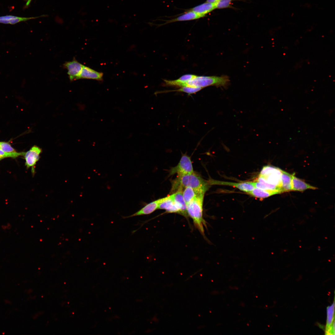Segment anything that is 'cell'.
I'll return each instance as SVG.
<instances>
[{
	"mask_svg": "<svg viewBox=\"0 0 335 335\" xmlns=\"http://www.w3.org/2000/svg\"><path fill=\"white\" fill-rule=\"evenodd\" d=\"M32 0H26V2L25 6V8H27L30 4Z\"/></svg>",
	"mask_w": 335,
	"mask_h": 335,
	"instance_id": "obj_26",
	"label": "cell"
},
{
	"mask_svg": "<svg viewBox=\"0 0 335 335\" xmlns=\"http://www.w3.org/2000/svg\"><path fill=\"white\" fill-rule=\"evenodd\" d=\"M169 174L172 175L177 174L178 175L193 173L194 172L190 157L186 154H183L178 164L172 168Z\"/></svg>",
	"mask_w": 335,
	"mask_h": 335,
	"instance_id": "obj_5",
	"label": "cell"
},
{
	"mask_svg": "<svg viewBox=\"0 0 335 335\" xmlns=\"http://www.w3.org/2000/svg\"><path fill=\"white\" fill-rule=\"evenodd\" d=\"M280 193V192L278 190H265L256 188L247 193L253 197L260 199H264Z\"/></svg>",
	"mask_w": 335,
	"mask_h": 335,
	"instance_id": "obj_20",
	"label": "cell"
},
{
	"mask_svg": "<svg viewBox=\"0 0 335 335\" xmlns=\"http://www.w3.org/2000/svg\"><path fill=\"white\" fill-rule=\"evenodd\" d=\"M197 75L191 74H185L181 77L178 79L175 80H168L164 79L163 81L166 85L170 86H176L180 87H184L185 84L191 80Z\"/></svg>",
	"mask_w": 335,
	"mask_h": 335,
	"instance_id": "obj_16",
	"label": "cell"
},
{
	"mask_svg": "<svg viewBox=\"0 0 335 335\" xmlns=\"http://www.w3.org/2000/svg\"><path fill=\"white\" fill-rule=\"evenodd\" d=\"M0 150L7 153L16 152V150L8 142L0 141Z\"/></svg>",
	"mask_w": 335,
	"mask_h": 335,
	"instance_id": "obj_25",
	"label": "cell"
},
{
	"mask_svg": "<svg viewBox=\"0 0 335 335\" xmlns=\"http://www.w3.org/2000/svg\"><path fill=\"white\" fill-rule=\"evenodd\" d=\"M204 194L197 196L186 204L188 216L193 220L194 225L201 234L204 235V226L206 222L203 218V205Z\"/></svg>",
	"mask_w": 335,
	"mask_h": 335,
	"instance_id": "obj_2",
	"label": "cell"
},
{
	"mask_svg": "<svg viewBox=\"0 0 335 335\" xmlns=\"http://www.w3.org/2000/svg\"><path fill=\"white\" fill-rule=\"evenodd\" d=\"M182 194L183 198L186 204L195 198L197 196L204 194L198 193L190 187H186L184 188L182 190Z\"/></svg>",
	"mask_w": 335,
	"mask_h": 335,
	"instance_id": "obj_21",
	"label": "cell"
},
{
	"mask_svg": "<svg viewBox=\"0 0 335 335\" xmlns=\"http://www.w3.org/2000/svg\"><path fill=\"white\" fill-rule=\"evenodd\" d=\"M42 151L39 147L34 145L28 151L24 152L23 156L25 160V166L28 169L31 168V172L34 176L35 172V167L40 158V155Z\"/></svg>",
	"mask_w": 335,
	"mask_h": 335,
	"instance_id": "obj_6",
	"label": "cell"
},
{
	"mask_svg": "<svg viewBox=\"0 0 335 335\" xmlns=\"http://www.w3.org/2000/svg\"><path fill=\"white\" fill-rule=\"evenodd\" d=\"M24 152H18L17 151L12 153H7L0 150V161L5 158H16L19 156H22Z\"/></svg>",
	"mask_w": 335,
	"mask_h": 335,
	"instance_id": "obj_24",
	"label": "cell"
},
{
	"mask_svg": "<svg viewBox=\"0 0 335 335\" xmlns=\"http://www.w3.org/2000/svg\"><path fill=\"white\" fill-rule=\"evenodd\" d=\"M209 181H207L198 174L193 173L178 175L172 182L171 192L182 191L186 187H190L199 194H204L210 187Z\"/></svg>",
	"mask_w": 335,
	"mask_h": 335,
	"instance_id": "obj_1",
	"label": "cell"
},
{
	"mask_svg": "<svg viewBox=\"0 0 335 335\" xmlns=\"http://www.w3.org/2000/svg\"><path fill=\"white\" fill-rule=\"evenodd\" d=\"M203 88L201 87H191L188 86H184L181 87L180 88L175 90H169V91H164L161 92H159V93H164L169 92H182L187 93L189 95L195 93L201 89Z\"/></svg>",
	"mask_w": 335,
	"mask_h": 335,
	"instance_id": "obj_22",
	"label": "cell"
},
{
	"mask_svg": "<svg viewBox=\"0 0 335 335\" xmlns=\"http://www.w3.org/2000/svg\"><path fill=\"white\" fill-rule=\"evenodd\" d=\"M45 15L30 17L17 16L11 15H7L0 16V23L4 24L14 25L22 21H25L35 19L39 17L45 16Z\"/></svg>",
	"mask_w": 335,
	"mask_h": 335,
	"instance_id": "obj_15",
	"label": "cell"
},
{
	"mask_svg": "<svg viewBox=\"0 0 335 335\" xmlns=\"http://www.w3.org/2000/svg\"><path fill=\"white\" fill-rule=\"evenodd\" d=\"M201 18L202 17L193 11L189 10L176 18L166 21L162 25H164L177 21L193 20Z\"/></svg>",
	"mask_w": 335,
	"mask_h": 335,
	"instance_id": "obj_18",
	"label": "cell"
},
{
	"mask_svg": "<svg viewBox=\"0 0 335 335\" xmlns=\"http://www.w3.org/2000/svg\"><path fill=\"white\" fill-rule=\"evenodd\" d=\"M83 65L74 58L71 61L65 62L63 67L67 70V74L70 81L77 80L82 69Z\"/></svg>",
	"mask_w": 335,
	"mask_h": 335,
	"instance_id": "obj_8",
	"label": "cell"
},
{
	"mask_svg": "<svg viewBox=\"0 0 335 335\" xmlns=\"http://www.w3.org/2000/svg\"><path fill=\"white\" fill-rule=\"evenodd\" d=\"M171 195L180 210V214L186 218L188 217L186 205L183 197L182 191H177Z\"/></svg>",
	"mask_w": 335,
	"mask_h": 335,
	"instance_id": "obj_13",
	"label": "cell"
},
{
	"mask_svg": "<svg viewBox=\"0 0 335 335\" xmlns=\"http://www.w3.org/2000/svg\"><path fill=\"white\" fill-rule=\"evenodd\" d=\"M292 190L299 191H304L308 189L316 190L318 189L316 187L308 184L293 175L292 177Z\"/></svg>",
	"mask_w": 335,
	"mask_h": 335,
	"instance_id": "obj_17",
	"label": "cell"
},
{
	"mask_svg": "<svg viewBox=\"0 0 335 335\" xmlns=\"http://www.w3.org/2000/svg\"><path fill=\"white\" fill-rule=\"evenodd\" d=\"M219 0H207L206 2L213 3H215Z\"/></svg>",
	"mask_w": 335,
	"mask_h": 335,
	"instance_id": "obj_27",
	"label": "cell"
},
{
	"mask_svg": "<svg viewBox=\"0 0 335 335\" xmlns=\"http://www.w3.org/2000/svg\"><path fill=\"white\" fill-rule=\"evenodd\" d=\"M210 185H221L233 186L240 190L246 192L247 193L251 191L255 187L253 182L247 181L243 182L237 183L224 181H221L213 179L208 181Z\"/></svg>",
	"mask_w": 335,
	"mask_h": 335,
	"instance_id": "obj_7",
	"label": "cell"
},
{
	"mask_svg": "<svg viewBox=\"0 0 335 335\" xmlns=\"http://www.w3.org/2000/svg\"><path fill=\"white\" fill-rule=\"evenodd\" d=\"M234 0H219L215 3L216 9H222L232 8V2Z\"/></svg>",
	"mask_w": 335,
	"mask_h": 335,
	"instance_id": "obj_23",
	"label": "cell"
},
{
	"mask_svg": "<svg viewBox=\"0 0 335 335\" xmlns=\"http://www.w3.org/2000/svg\"><path fill=\"white\" fill-rule=\"evenodd\" d=\"M282 170L274 166L268 165L264 166L260 172L256 181L266 182L273 185L279 188L280 190Z\"/></svg>",
	"mask_w": 335,
	"mask_h": 335,
	"instance_id": "obj_4",
	"label": "cell"
},
{
	"mask_svg": "<svg viewBox=\"0 0 335 335\" xmlns=\"http://www.w3.org/2000/svg\"><path fill=\"white\" fill-rule=\"evenodd\" d=\"M334 302L327 308V321L325 328L326 334H333L335 333Z\"/></svg>",
	"mask_w": 335,
	"mask_h": 335,
	"instance_id": "obj_12",
	"label": "cell"
},
{
	"mask_svg": "<svg viewBox=\"0 0 335 335\" xmlns=\"http://www.w3.org/2000/svg\"><path fill=\"white\" fill-rule=\"evenodd\" d=\"M158 209H164L168 213L180 214V210L171 195L160 199Z\"/></svg>",
	"mask_w": 335,
	"mask_h": 335,
	"instance_id": "obj_9",
	"label": "cell"
},
{
	"mask_svg": "<svg viewBox=\"0 0 335 335\" xmlns=\"http://www.w3.org/2000/svg\"><path fill=\"white\" fill-rule=\"evenodd\" d=\"M281 193L292 191V180L293 175L282 170Z\"/></svg>",
	"mask_w": 335,
	"mask_h": 335,
	"instance_id": "obj_19",
	"label": "cell"
},
{
	"mask_svg": "<svg viewBox=\"0 0 335 335\" xmlns=\"http://www.w3.org/2000/svg\"><path fill=\"white\" fill-rule=\"evenodd\" d=\"M230 80L226 76H197L185 83L184 86L203 88L211 86L217 87H226L228 85Z\"/></svg>",
	"mask_w": 335,
	"mask_h": 335,
	"instance_id": "obj_3",
	"label": "cell"
},
{
	"mask_svg": "<svg viewBox=\"0 0 335 335\" xmlns=\"http://www.w3.org/2000/svg\"><path fill=\"white\" fill-rule=\"evenodd\" d=\"M103 74L97 72L87 66L83 65L82 71L78 77L77 80L81 79H87L101 80Z\"/></svg>",
	"mask_w": 335,
	"mask_h": 335,
	"instance_id": "obj_11",
	"label": "cell"
},
{
	"mask_svg": "<svg viewBox=\"0 0 335 335\" xmlns=\"http://www.w3.org/2000/svg\"><path fill=\"white\" fill-rule=\"evenodd\" d=\"M160 199L152 201L147 204L143 208L137 212L130 216L123 217V218H127L135 216L150 214L157 209H158Z\"/></svg>",
	"mask_w": 335,
	"mask_h": 335,
	"instance_id": "obj_10",
	"label": "cell"
},
{
	"mask_svg": "<svg viewBox=\"0 0 335 335\" xmlns=\"http://www.w3.org/2000/svg\"><path fill=\"white\" fill-rule=\"evenodd\" d=\"M215 9V3L206 2L193 7L189 10L194 12L203 17Z\"/></svg>",
	"mask_w": 335,
	"mask_h": 335,
	"instance_id": "obj_14",
	"label": "cell"
}]
</instances>
